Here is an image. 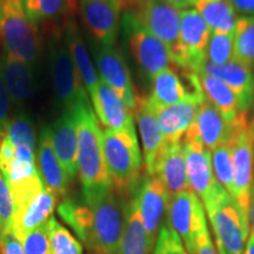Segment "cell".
<instances>
[{"mask_svg": "<svg viewBox=\"0 0 254 254\" xmlns=\"http://www.w3.org/2000/svg\"><path fill=\"white\" fill-rule=\"evenodd\" d=\"M122 28L132 59L146 80L151 82L159 73L173 67L170 49L141 26L131 9L124 12Z\"/></svg>", "mask_w": 254, "mask_h": 254, "instance_id": "6", "label": "cell"}, {"mask_svg": "<svg viewBox=\"0 0 254 254\" xmlns=\"http://www.w3.org/2000/svg\"><path fill=\"white\" fill-rule=\"evenodd\" d=\"M206 99L192 98V99L184 100L172 106L155 109L164 142L183 140L184 135L194 122L199 106Z\"/></svg>", "mask_w": 254, "mask_h": 254, "instance_id": "25", "label": "cell"}, {"mask_svg": "<svg viewBox=\"0 0 254 254\" xmlns=\"http://www.w3.org/2000/svg\"><path fill=\"white\" fill-rule=\"evenodd\" d=\"M153 254H189L176 232L164 224L159 231Z\"/></svg>", "mask_w": 254, "mask_h": 254, "instance_id": "40", "label": "cell"}, {"mask_svg": "<svg viewBox=\"0 0 254 254\" xmlns=\"http://www.w3.org/2000/svg\"><path fill=\"white\" fill-rule=\"evenodd\" d=\"M192 127L209 151L231 142L236 133V123H228L207 100L199 106Z\"/></svg>", "mask_w": 254, "mask_h": 254, "instance_id": "20", "label": "cell"}, {"mask_svg": "<svg viewBox=\"0 0 254 254\" xmlns=\"http://www.w3.org/2000/svg\"><path fill=\"white\" fill-rule=\"evenodd\" d=\"M233 195L246 218L250 219L254 189V113H240L232 140Z\"/></svg>", "mask_w": 254, "mask_h": 254, "instance_id": "5", "label": "cell"}, {"mask_svg": "<svg viewBox=\"0 0 254 254\" xmlns=\"http://www.w3.org/2000/svg\"><path fill=\"white\" fill-rule=\"evenodd\" d=\"M0 252L1 254H24L21 243L12 231L0 236Z\"/></svg>", "mask_w": 254, "mask_h": 254, "instance_id": "42", "label": "cell"}, {"mask_svg": "<svg viewBox=\"0 0 254 254\" xmlns=\"http://www.w3.org/2000/svg\"><path fill=\"white\" fill-rule=\"evenodd\" d=\"M124 1H125V8L127 7L129 9V8L135 7V6L139 4V1H140V0H124Z\"/></svg>", "mask_w": 254, "mask_h": 254, "instance_id": "48", "label": "cell"}, {"mask_svg": "<svg viewBox=\"0 0 254 254\" xmlns=\"http://www.w3.org/2000/svg\"><path fill=\"white\" fill-rule=\"evenodd\" d=\"M212 152V165L214 176L219 184L227 190L228 194L233 195V160H232V141Z\"/></svg>", "mask_w": 254, "mask_h": 254, "instance_id": "34", "label": "cell"}, {"mask_svg": "<svg viewBox=\"0 0 254 254\" xmlns=\"http://www.w3.org/2000/svg\"><path fill=\"white\" fill-rule=\"evenodd\" d=\"M244 254H254V236L253 234H251L249 240H247Z\"/></svg>", "mask_w": 254, "mask_h": 254, "instance_id": "47", "label": "cell"}, {"mask_svg": "<svg viewBox=\"0 0 254 254\" xmlns=\"http://www.w3.org/2000/svg\"><path fill=\"white\" fill-rule=\"evenodd\" d=\"M2 136L13 145H26L33 148L37 146L36 128L27 114H19L13 119L8 120Z\"/></svg>", "mask_w": 254, "mask_h": 254, "instance_id": "36", "label": "cell"}, {"mask_svg": "<svg viewBox=\"0 0 254 254\" xmlns=\"http://www.w3.org/2000/svg\"><path fill=\"white\" fill-rule=\"evenodd\" d=\"M192 98L206 99L194 72L184 71L173 66L160 72L151 80L148 100L154 109L172 106Z\"/></svg>", "mask_w": 254, "mask_h": 254, "instance_id": "14", "label": "cell"}, {"mask_svg": "<svg viewBox=\"0 0 254 254\" xmlns=\"http://www.w3.org/2000/svg\"><path fill=\"white\" fill-rule=\"evenodd\" d=\"M36 160L38 172L46 189L57 199L65 198L71 183L57 157L52 141V128L50 126L43 127L41 129L38 150L36 152Z\"/></svg>", "mask_w": 254, "mask_h": 254, "instance_id": "18", "label": "cell"}, {"mask_svg": "<svg viewBox=\"0 0 254 254\" xmlns=\"http://www.w3.org/2000/svg\"><path fill=\"white\" fill-rule=\"evenodd\" d=\"M116 190L111 189L97 198L85 201L91 211L90 252L118 254L124 226L125 206Z\"/></svg>", "mask_w": 254, "mask_h": 254, "instance_id": "3", "label": "cell"}, {"mask_svg": "<svg viewBox=\"0 0 254 254\" xmlns=\"http://www.w3.org/2000/svg\"><path fill=\"white\" fill-rule=\"evenodd\" d=\"M217 243L218 254H244L250 234V219L226 190L205 205Z\"/></svg>", "mask_w": 254, "mask_h": 254, "instance_id": "4", "label": "cell"}, {"mask_svg": "<svg viewBox=\"0 0 254 254\" xmlns=\"http://www.w3.org/2000/svg\"><path fill=\"white\" fill-rule=\"evenodd\" d=\"M199 72L224 81L238 98L240 113H254V71L237 60L224 65L206 62ZM198 72V73H199Z\"/></svg>", "mask_w": 254, "mask_h": 254, "instance_id": "17", "label": "cell"}, {"mask_svg": "<svg viewBox=\"0 0 254 254\" xmlns=\"http://www.w3.org/2000/svg\"><path fill=\"white\" fill-rule=\"evenodd\" d=\"M56 202V196L45 189L28 204L13 209L11 231L17 239L20 241L27 233L49 221L52 218Z\"/></svg>", "mask_w": 254, "mask_h": 254, "instance_id": "26", "label": "cell"}, {"mask_svg": "<svg viewBox=\"0 0 254 254\" xmlns=\"http://www.w3.org/2000/svg\"><path fill=\"white\" fill-rule=\"evenodd\" d=\"M238 17L254 18V0H228Z\"/></svg>", "mask_w": 254, "mask_h": 254, "instance_id": "43", "label": "cell"}, {"mask_svg": "<svg viewBox=\"0 0 254 254\" xmlns=\"http://www.w3.org/2000/svg\"><path fill=\"white\" fill-rule=\"evenodd\" d=\"M173 6H176L178 9H189L192 6H195L198 0H168Z\"/></svg>", "mask_w": 254, "mask_h": 254, "instance_id": "45", "label": "cell"}, {"mask_svg": "<svg viewBox=\"0 0 254 254\" xmlns=\"http://www.w3.org/2000/svg\"><path fill=\"white\" fill-rule=\"evenodd\" d=\"M84 23L94 39L106 46H116L123 12L124 0H79Z\"/></svg>", "mask_w": 254, "mask_h": 254, "instance_id": "16", "label": "cell"}, {"mask_svg": "<svg viewBox=\"0 0 254 254\" xmlns=\"http://www.w3.org/2000/svg\"><path fill=\"white\" fill-rule=\"evenodd\" d=\"M195 9L211 32L234 33L238 15L228 0H198Z\"/></svg>", "mask_w": 254, "mask_h": 254, "instance_id": "30", "label": "cell"}, {"mask_svg": "<svg viewBox=\"0 0 254 254\" xmlns=\"http://www.w3.org/2000/svg\"><path fill=\"white\" fill-rule=\"evenodd\" d=\"M165 225L179 236L189 254H195L199 238L208 227L205 206L192 190L170 196Z\"/></svg>", "mask_w": 254, "mask_h": 254, "instance_id": "9", "label": "cell"}, {"mask_svg": "<svg viewBox=\"0 0 254 254\" xmlns=\"http://www.w3.org/2000/svg\"><path fill=\"white\" fill-rule=\"evenodd\" d=\"M100 80L118 93L133 117H135L141 98L133 84L128 66L116 46H106L93 40L90 44Z\"/></svg>", "mask_w": 254, "mask_h": 254, "instance_id": "11", "label": "cell"}, {"mask_svg": "<svg viewBox=\"0 0 254 254\" xmlns=\"http://www.w3.org/2000/svg\"><path fill=\"white\" fill-rule=\"evenodd\" d=\"M154 176L160 178L170 196L190 190L186 173L183 140L165 142L155 164Z\"/></svg>", "mask_w": 254, "mask_h": 254, "instance_id": "21", "label": "cell"}, {"mask_svg": "<svg viewBox=\"0 0 254 254\" xmlns=\"http://www.w3.org/2000/svg\"><path fill=\"white\" fill-rule=\"evenodd\" d=\"M0 39L4 52L34 66L40 49L38 30L21 0H0Z\"/></svg>", "mask_w": 254, "mask_h": 254, "instance_id": "7", "label": "cell"}, {"mask_svg": "<svg viewBox=\"0 0 254 254\" xmlns=\"http://www.w3.org/2000/svg\"><path fill=\"white\" fill-rule=\"evenodd\" d=\"M24 254H51L49 225L45 222L20 240Z\"/></svg>", "mask_w": 254, "mask_h": 254, "instance_id": "38", "label": "cell"}, {"mask_svg": "<svg viewBox=\"0 0 254 254\" xmlns=\"http://www.w3.org/2000/svg\"><path fill=\"white\" fill-rule=\"evenodd\" d=\"M64 33H65L69 53H71L79 77L92 99L99 86L100 78L97 74L93 63H92L90 52H88L84 38L81 36V32L74 21H68L66 24Z\"/></svg>", "mask_w": 254, "mask_h": 254, "instance_id": "27", "label": "cell"}, {"mask_svg": "<svg viewBox=\"0 0 254 254\" xmlns=\"http://www.w3.org/2000/svg\"><path fill=\"white\" fill-rule=\"evenodd\" d=\"M13 219V199L7 179L0 171V236L11 231Z\"/></svg>", "mask_w": 254, "mask_h": 254, "instance_id": "39", "label": "cell"}, {"mask_svg": "<svg viewBox=\"0 0 254 254\" xmlns=\"http://www.w3.org/2000/svg\"><path fill=\"white\" fill-rule=\"evenodd\" d=\"M233 46L234 60L254 71V18H237Z\"/></svg>", "mask_w": 254, "mask_h": 254, "instance_id": "32", "label": "cell"}, {"mask_svg": "<svg viewBox=\"0 0 254 254\" xmlns=\"http://www.w3.org/2000/svg\"><path fill=\"white\" fill-rule=\"evenodd\" d=\"M142 225L152 245H155L161 222L166 217L170 194L157 176H146L133 190Z\"/></svg>", "mask_w": 254, "mask_h": 254, "instance_id": "15", "label": "cell"}, {"mask_svg": "<svg viewBox=\"0 0 254 254\" xmlns=\"http://www.w3.org/2000/svg\"><path fill=\"white\" fill-rule=\"evenodd\" d=\"M211 30L196 9L182 11L179 44L173 64L177 68L198 73L206 63Z\"/></svg>", "mask_w": 254, "mask_h": 254, "instance_id": "12", "label": "cell"}, {"mask_svg": "<svg viewBox=\"0 0 254 254\" xmlns=\"http://www.w3.org/2000/svg\"><path fill=\"white\" fill-rule=\"evenodd\" d=\"M183 145L190 189L205 206L224 190L214 176L212 152L202 144L192 126L184 135Z\"/></svg>", "mask_w": 254, "mask_h": 254, "instance_id": "10", "label": "cell"}, {"mask_svg": "<svg viewBox=\"0 0 254 254\" xmlns=\"http://www.w3.org/2000/svg\"><path fill=\"white\" fill-rule=\"evenodd\" d=\"M233 60V33L211 32L207 50H206V62L213 65H224Z\"/></svg>", "mask_w": 254, "mask_h": 254, "instance_id": "37", "label": "cell"}, {"mask_svg": "<svg viewBox=\"0 0 254 254\" xmlns=\"http://www.w3.org/2000/svg\"><path fill=\"white\" fill-rule=\"evenodd\" d=\"M105 161L113 189L122 195L139 184L142 158L134 125L122 131H103Z\"/></svg>", "mask_w": 254, "mask_h": 254, "instance_id": "2", "label": "cell"}, {"mask_svg": "<svg viewBox=\"0 0 254 254\" xmlns=\"http://www.w3.org/2000/svg\"><path fill=\"white\" fill-rule=\"evenodd\" d=\"M91 100L95 116L105 129L122 131L134 125V117L127 110L122 98L103 80H100L98 90Z\"/></svg>", "mask_w": 254, "mask_h": 254, "instance_id": "22", "label": "cell"}, {"mask_svg": "<svg viewBox=\"0 0 254 254\" xmlns=\"http://www.w3.org/2000/svg\"><path fill=\"white\" fill-rule=\"evenodd\" d=\"M50 231L51 254H82V246L56 218L47 221Z\"/></svg>", "mask_w": 254, "mask_h": 254, "instance_id": "35", "label": "cell"}, {"mask_svg": "<svg viewBox=\"0 0 254 254\" xmlns=\"http://www.w3.org/2000/svg\"><path fill=\"white\" fill-rule=\"evenodd\" d=\"M154 246L148 240L134 196L125 206V226L118 254H152Z\"/></svg>", "mask_w": 254, "mask_h": 254, "instance_id": "28", "label": "cell"}, {"mask_svg": "<svg viewBox=\"0 0 254 254\" xmlns=\"http://www.w3.org/2000/svg\"><path fill=\"white\" fill-rule=\"evenodd\" d=\"M58 213L72 227L81 243L88 247L91 238V211L86 202L66 198L58 206Z\"/></svg>", "mask_w": 254, "mask_h": 254, "instance_id": "31", "label": "cell"}, {"mask_svg": "<svg viewBox=\"0 0 254 254\" xmlns=\"http://www.w3.org/2000/svg\"><path fill=\"white\" fill-rule=\"evenodd\" d=\"M195 254H218L217 250H215L214 247L213 241H212L209 231L205 232V233L199 238Z\"/></svg>", "mask_w": 254, "mask_h": 254, "instance_id": "44", "label": "cell"}, {"mask_svg": "<svg viewBox=\"0 0 254 254\" xmlns=\"http://www.w3.org/2000/svg\"><path fill=\"white\" fill-rule=\"evenodd\" d=\"M73 112L78 132V176L87 202L113 186L105 161L103 131L90 101L80 104Z\"/></svg>", "mask_w": 254, "mask_h": 254, "instance_id": "1", "label": "cell"}, {"mask_svg": "<svg viewBox=\"0 0 254 254\" xmlns=\"http://www.w3.org/2000/svg\"><path fill=\"white\" fill-rule=\"evenodd\" d=\"M9 110H11V99H9L8 92L6 90L1 73V66H0V139H1L5 127L9 120Z\"/></svg>", "mask_w": 254, "mask_h": 254, "instance_id": "41", "label": "cell"}, {"mask_svg": "<svg viewBox=\"0 0 254 254\" xmlns=\"http://www.w3.org/2000/svg\"><path fill=\"white\" fill-rule=\"evenodd\" d=\"M88 254H101V253H98V252H90Z\"/></svg>", "mask_w": 254, "mask_h": 254, "instance_id": "49", "label": "cell"}, {"mask_svg": "<svg viewBox=\"0 0 254 254\" xmlns=\"http://www.w3.org/2000/svg\"><path fill=\"white\" fill-rule=\"evenodd\" d=\"M134 118L141 136L146 173L147 176H154L155 164L165 142L159 127L157 111L148 98L140 100Z\"/></svg>", "mask_w": 254, "mask_h": 254, "instance_id": "24", "label": "cell"}, {"mask_svg": "<svg viewBox=\"0 0 254 254\" xmlns=\"http://www.w3.org/2000/svg\"><path fill=\"white\" fill-rule=\"evenodd\" d=\"M27 17L34 25L56 20L67 13L72 0H21Z\"/></svg>", "mask_w": 254, "mask_h": 254, "instance_id": "33", "label": "cell"}, {"mask_svg": "<svg viewBox=\"0 0 254 254\" xmlns=\"http://www.w3.org/2000/svg\"><path fill=\"white\" fill-rule=\"evenodd\" d=\"M129 9L146 31L170 49L173 60L179 44L182 11L168 0H140L135 7Z\"/></svg>", "mask_w": 254, "mask_h": 254, "instance_id": "13", "label": "cell"}, {"mask_svg": "<svg viewBox=\"0 0 254 254\" xmlns=\"http://www.w3.org/2000/svg\"><path fill=\"white\" fill-rule=\"evenodd\" d=\"M50 67L57 99L64 111H74L88 95L69 53L65 33H55L50 41Z\"/></svg>", "mask_w": 254, "mask_h": 254, "instance_id": "8", "label": "cell"}, {"mask_svg": "<svg viewBox=\"0 0 254 254\" xmlns=\"http://www.w3.org/2000/svg\"><path fill=\"white\" fill-rule=\"evenodd\" d=\"M250 226H251V230H252V234L254 236V189H253V193H252V200H251Z\"/></svg>", "mask_w": 254, "mask_h": 254, "instance_id": "46", "label": "cell"}, {"mask_svg": "<svg viewBox=\"0 0 254 254\" xmlns=\"http://www.w3.org/2000/svg\"><path fill=\"white\" fill-rule=\"evenodd\" d=\"M196 75L206 100L213 105L228 123H236L240 116V111L238 98L233 91L220 79L202 72L196 73Z\"/></svg>", "mask_w": 254, "mask_h": 254, "instance_id": "29", "label": "cell"}, {"mask_svg": "<svg viewBox=\"0 0 254 254\" xmlns=\"http://www.w3.org/2000/svg\"><path fill=\"white\" fill-rule=\"evenodd\" d=\"M0 66L11 103L23 107L34 93V66L6 52Z\"/></svg>", "mask_w": 254, "mask_h": 254, "instance_id": "23", "label": "cell"}, {"mask_svg": "<svg viewBox=\"0 0 254 254\" xmlns=\"http://www.w3.org/2000/svg\"><path fill=\"white\" fill-rule=\"evenodd\" d=\"M52 141L69 183L78 176V132L73 111H64L52 127Z\"/></svg>", "mask_w": 254, "mask_h": 254, "instance_id": "19", "label": "cell"}]
</instances>
